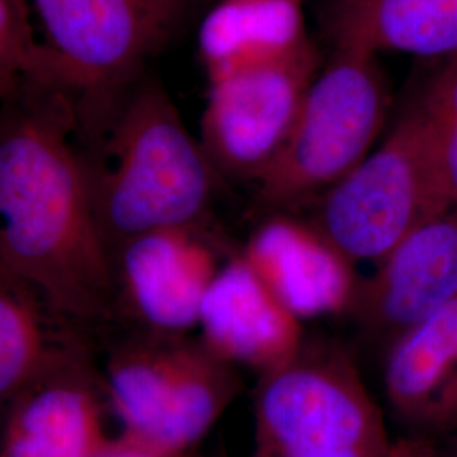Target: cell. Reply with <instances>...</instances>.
I'll return each mask as SVG.
<instances>
[{
    "mask_svg": "<svg viewBox=\"0 0 457 457\" xmlns=\"http://www.w3.org/2000/svg\"><path fill=\"white\" fill-rule=\"evenodd\" d=\"M0 262L97 343L114 317L73 100L31 82L0 102Z\"/></svg>",
    "mask_w": 457,
    "mask_h": 457,
    "instance_id": "obj_1",
    "label": "cell"
},
{
    "mask_svg": "<svg viewBox=\"0 0 457 457\" xmlns=\"http://www.w3.org/2000/svg\"><path fill=\"white\" fill-rule=\"evenodd\" d=\"M79 146L109 254L146 232L212 224L224 181L158 77L143 75L114 105L79 124Z\"/></svg>",
    "mask_w": 457,
    "mask_h": 457,
    "instance_id": "obj_2",
    "label": "cell"
},
{
    "mask_svg": "<svg viewBox=\"0 0 457 457\" xmlns=\"http://www.w3.org/2000/svg\"><path fill=\"white\" fill-rule=\"evenodd\" d=\"M33 82L102 114L146 75L179 34L192 0H21Z\"/></svg>",
    "mask_w": 457,
    "mask_h": 457,
    "instance_id": "obj_3",
    "label": "cell"
},
{
    "mask_svg": "<svg viewBox=\"0 0 457 457\" xmlns=\"http://www.w3.org/2000/svg\"><path fill=\"white\" fill-rule=\"evenodd\" d=\"M102 373L119 441L183 456L202 441L241 392L236 366L190 336L107 328Z\"/></svg>",
    "mask_w": 457,
    "mask_h": 457,
    "instance_id": "obj_4",
    "label": "cell"
},
{
    "mask_svg": "<svg viewBox=\"0 0 457 457\" xmlns=\"http://www.w3.org/2000/svg\"><path fill=\"white\" fill-rule=\"evenodd\" d=\"M392 111L376 54L334 48L311 83L290 136L256 183L264 213H294L343 180L375 149Z\"/></svg>",
    "mask_w": 457,
    "mask_h": 457,
    "instance_id": "obj_5",
    "label": "cell"
},
{
    "mask_svg": "<svg viewBox=\"0 0 457 457\" xmlns=\"http://www.w3.org/2000/svg\"><path fill=\"white\" fill-rule=\"evenodd\" d=\"M253 417V457L395 456L356 361L328 339H305L292 360L260 375Z\"/></svg>",
    "mask_w": 457,
    "mask_h": 457,
    "instance_id": "obj_6",
    "label": "cell"
},
{
    "mask_svg": "<svg viewBox=\"0 0 457 457\" xmlns=\"http://www.w3.org/2000/svg\"><path fill=\"white\" fill-rule=\"evenodd\" d=\"M313 204L312 224L354 264L381 262L451 207L419 94L375 149Z\"/></svg>",
    "mask_w": 457,
    "mask_h": 457,
    "instance_id": "obj_7",
    "label": "cell"
},
{
    "mask_svg": "<svg viewBox=\"0 0 457 457\" xmlns=\"http://www.w3.org/2000/svg\"><path fill=\"white\" fill-rule=\"evenodd\" d=\"M319 70L312 43L287 60L209 83L198 141L222 181L258 183L285 146Z\"/></svg>",
    "mask_w": 457,
    "mask_h": 457,
    "instance_id": "obj_8",
    "label": "cell"
},
{
    "mask_svg": "<svg viewBox=\"0 0 457 457\" xmlns=\"http://www.w3.org/2000/svg\"><path fill=\"white\" fill-rule=\"evenodd\" d=\"M224 253V237L215 222L153 230L115 245L111 249V327L188 336L198 327L205 294L226 262Z\"/></svg>",
    "mask_w": 457,
    "mask_h": 457,
    "instance_id": "obj_9",
    "label": "cell"
},
{
    "mask_svg": "<svg viewBox=\"0 0 457 457\" xmlns=\"http://www.w3.org/2000/svg\"><path fill=\"white\" fill-rule=\"evenodd\" d=\"M457 300V205L413 228L361 277L349 309L366 343L383 353L400 336Z\"/></svg>",
    "mask_w": 457,
    "mask_h": 457,
    "instance_id": "obj_10",
    "label": "cell"
},
{
    "mask_svg": "<svg viewBox=\"0 0 457 457\" xmlns=\"http://www.w3.org/2000/svg\"><path fill=\"white\" fill-rule=\"evenodd\" d=\"M96 345H82L51 362L9 403L0 457H102L107 402Z\"/></svg>",
    "mask_w": 457,
    "mask_h": 457,
    "instance_id": "obj_11",
    "label": "cell"
},
{
    "mask_svg": "<svg viewBox=\"0 0 457 457\" xmlns=\"http://www.w3.org/2000/svg\"><path fill=\"white\" fill-rule=\"evenodd\" d=\"M241 254L302 322L347 313L358 292L356 264L294 213H266Z\"/></svg>",
    "mask_w": 457,
    "mask_h": 457,
    "instance_id": "obj_12",
    "label": "cell"
},
{
    "mask_svg": "<svg viewBox=\"0 0 457 457\" xmlns=\"http://www.w3.org/2000/svg\"><path fill=\"white\" fill-rule=\"evenodd\" d=\"M200 339L215 356L258 375L288 362L305 343L302 320L288 311L241 253L213 278L200 311Z\"/></svg>",
    "mask_w": 457,
    "mask_h": 457,
    "instance_id": "obj_13",
    "label": "cell"
},
{
    "mask_svg": "<svg viewBox=\"0 0 457 457\" xmlns=\"http://www.w3.org/2000/svg\"><path fill=\"white\" fill-rule=\"evenodd\" d=\"M383 354L385 396L405 436H456L457 300L400 336Z\"/></svg>",
    "mask_w": 457,
    "mask_h": 457,
    "instance_id": "obj_14",
    "label": "cell"
},
{
    "mask_svg": "<svg viewBox=\"0 0 457 457\" xmlns=\"http://www.w3.org/2000/svg\"><path fill=\"white\" fill-rule=\"evenodd\" d=\"M309 45L303 0H219L198 29L209 83L287 60Z\"/></svg>",
    "mask_w": 457,
    "mask_h": 457,
    "instance_id": "obj_15",
    "label": "cell"
},
{
    "mask_svg": "<svg viewBox=\"0 0 457 457\" xmlns=\"http://www.w3.org/2000/svg\"><path fill=\"white\" fill-rule=\"evenodd\" d=\"M328 29L334 48L449 58L457 54V0H334Z\"/></svg>",
    "mask_w": 457,
    "mask_h": 457,
    "instance_id": "obj_16",
    "label": "cell"
},
{
    "mask_svg": "<svg viewBox=\"0 0 457 457\" xmlns=\"http://www.w3.org/2000/svg\"><path fill=\"white\" fill-rule=\"evenodd\" d=\"M82 345L96 341L0 262V405H9L51 362Z\"/></svg>",
    "mask_w": 457,
    "mask_h": 457,
    "instance_id": "obj_17",
    "label": "cell"
},
{
    "mask_svg": "<svg viewBox=\"0 0 457 457\" xmlns=\"http://www.w3.org/2000/svg\"><path fill=\"white\" fill-rule=\"evenodd\" d=\"M442 188L451 207L457 205V54L444 58L441 68L419 92Z\"/></svg>",
    "mask_w": 457,
    "mask_h": 457,
    "instance_id": "obj_18",
    "label": "cell"
},
{
    "mask_svg": "<svg viewBox=\"0 0 457 457\" xmlns=\"http://www.w3.org/2000/svg\"><path fill=\"white\" fill-rule=\"evenodd\" d=\"M33 80L21 0H0V102Z\"/></svg>",
    "mask_w": 457,
    "mask_h": 457,
    "instance_id": "obj_19",
    "label": "cell"
},
{
    "mask_svg": "<svg viewBox=\"0 0 457 457\" xmlns=\"http://www.w3.org/2000/svg\"><path fill=\"white\" fill-rule=\"evenodd\" d=\"M393 457H457V437L417 439L403 436L395 439Z\"/></svg>",
    "mask_w": 457,
    "mask_h": 457,
    "instance_id": "obj_20",
    "label": "cell"
},
{
    "mask_svg": "<svg viewBox=\"0 0 457 457\" xmlns=\"http://www.w3.org/2000/svg\"><path fill=\"white\" fill-rule=\"evenodd\" d=\"M102 457H192L188 454H183V456H168V454H160V453H153V451H147L143 447H136L131 444H126V442L119 441L114 439L111 449L104 454Z\"/></svg>",
    "mask_w": 457,
    "mask_h": 457,
    "instance_id": "obj_21",
    "label": "cell"
},
{
    "mask_svg": "<svg viewBox=\"0 0 457 457\" xmlns=\"http://www.w3.org/2000/svg\"><path fill=\"white\" fill-rule=\"evenodd\" d=\"M456 437H457V434H456Z\"/></svg>",
    "mask_w": 457,
    "mask_h": 457,
    "instance_id": "obj_22",
    "label": "cell"
}]
</instances>
